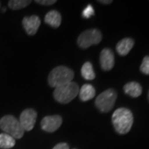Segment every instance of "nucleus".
<instances>
[{
	"mask_svg": "<svg viewBox=\"0 0 149 149\" xmlns=\"http://www.w3.org/2000/svg\"><path fill=\"white\" fill-rule=\"evenodd\" d=\"M37 113L32 109H27L22 112L19 123L24 131H31L36 123Z\"/></svg>",
	"mask_w": 149,
	"mask_h": 149,
	"instance_id": "obj_7",
	"label": "nucleus"
},
{
	"mask_svg": "<svg viewBox=\"0 0 149 149\" xmlns=\"http://www.w3.org/2000/svg\"><path fill=\"white\" fill-rule=\"evenodd\" d=\"M79 95H80V100L84 102L88 101L95 97V89L94 88L93 85H90V84H85L81 87V89H80Z\"/></svg>",
	"mask_w": 149,
	"mask_h": 149,
	"instance_id": "obj_14",
	"label": "nucleus"
},
{
	"mask_svg": "<svg viewBox=\"0 0 149 149\" xmlns=\"http://www.w3.org/2000/svg\"><path fill=\"white\" fill-rule=\"evenodd\" d=\"M56 0H37L36 3H39L41 5H45V6H48V5H52L56 3Z\"/></svg>",
	"mask_w": 149,
	"mask_h": 149,
	"instance_id": "obj_20",
	"label": "nucleus"
},
{
	"mask_svg": "<svg viewBox=\"0 0 149 149\" xmlns=\"http://www.w3.org/2000/svg\"><path fill=\"white\" fill-rule=\"evenodd\" d=\"M148 100H149V92H148Z\"/></svg>",
	"mask_w": 149,
	"mask_h": 149,
	"instance_id": "obj_24",
	"label": "nucleus"
},
{
	"mask_svg": "<svg viewBox=\"0 0 149 149\" xmlns=\"http://www.w3.org/2000/svg\"><path fill=\"white\" fill-rule=\"evenodd\" d=\"M101 68L105 71L113 69L114 65V55L109 48L103 49L100 57Z\"/></svg>",
	"mask_w": 149,
	"mask_h": 149,
	"instance_id": "obj_10",
	"label": "nucleus"
},
{
	"mask_svg": "<svg viewBox=\"0 0 149 149\" xmlns=\"http://www.w3.org/2000/svg\"><path fill=\"white\" fill-rule=\"evenodd\" d=\"M95 14V9L91 4H88L82 12V17L85 18H90Z\"/></svg>",
	"mask_w": 149,
	"mask_h": 149,
	"instance_id": "obj_19",
	"label": "nucleus"
},
{
	"mask_svg": "<svg viewBox=\"0 0 149 149\" xmlns=\"http://www.w3.org/2000/svg\"><path fill=\"white\" fill-rule=\"evenodd\" d=\"M5 11H6V8H3V13H4Z\"/></svg>",
	"mask_w": 149,
	"mask_h": 149,
	"instance_id": "obj_23",
	"label": "nucleus"
},
{
	"mask_svg": "<svg viewBox=\"0 0 149 149\" xmlns=\"http://www.w3.org/2000/svg\"><path fill=\"white\" fill-rule=\"evenodd\" d=\"M79 85L71 81L68 84L55 88L53 92L54 99L61 104H67L79 95Z\"/></svg>",
	"mask_w": 149,
	"mask_h": 149,
	"instance_id": "obj_3",
	"label": "nucleus"
},
{
	"mask_svg": "<svg viewBox=\"0 0 149 149\" xmlns=\"http://www.w3.org/2000/svg\"><path fill=\"white\" fill-rule=\"evenodd\" d=\"M112 123L115 131L119 134L128 133L133 123L132 112L126 108H119L113 112Z\"/></svg>",
	"mask_w": 149,
	"mask_h": 149,
	"instance_id": "obj_1",
	"label": "nucleus"
},
{
	"mask_svg": "<svg viewBox=\"0 0 149 149\" xmlns=\"http://www.w3.org/2000/svg\"><path fill=\"white\" fill-rule=\"evenodd\" d=\"M0 128L15 139H21L24 134L19 121L13 115H5L0 119Z\"/></svg>",
	"mask_w": 149,
	"mask_h": 149,
	"instance_id": "obj_4",
	"label": "nucleus"
},
{
	"mask_svg": "<svg viewBox=\"0 0 149 149\" xmlns=\"http://www.w3.org/2000/svg\"></svg>",
	"mask_w": 149,
	"mask_h": 149,
	"instance_id": "obj_25",
	"label": "nucleus"
},
{
	"mask_svg": "<svg viewBox=\"0 0 149 149\" xmlns=\"http://www.w3.org/2000/svg\"><path fill=\"white\" fill-rule=\"evenodd\" d=\"M123 91L126 95L133 98H138L142 95L143 89L141 85L138 82H129L123 86Z\"/></svg>",
	"mask_w": 149,
	"mask_h": 149,
	"instance_id": "obj_12",
	"label": "nucleus"
},
{
	"mask_svg": "<svg viewBox=\"0 0 149 149\" xmlns=\"http://www.w3.org/2000/svg\"><path fill=\"white\" fill-rule=\"evenodd\" d=\"M134 46V41L132 38H123L118 42L116 51L120 56H127Z\"/></svg>",
	"mask_w": 149,
	"mask_h": 149,
	"instance_id": "obj_11",
	"label": "nucleus"
},
{
	"mask_svg": "<svg viewBox=\"0 0 149 149\" xmlns=\"http://www.w3.org/2000/svg\"><path fill=\"white\" fill-rule=\"evenodd\" d=\"M15 139L7 133H0V148L9 149L15 146Z\"/></svg>",
	"mask_w": 149,
	"mask_h": 149,
	"instance_id": "obj_15",
	"label": "nucleus"
},
{
	"mask_svg": "<svg viewBox=\"0 0 149 149\" xmlns=\"http://www.w3.org/2000/svg\"><path fill=\"white\" fill-rule=\"evenodd\" d=\"M45 22L51 27H58L61 23V15L56 10H52L48 12L45 16Z\"/></svg>",
	"mask_w": 149,
	"mask_h": 149,
	"instance_id": "obj_13",
	"label": "nucleus"
},
{
	"mask_svg": "<svg viewBox=\"0 0 149 149\" xmlns=\"http://www.w3.org/2000/svg\"><path fill=\"white\" fill-rule=\"evenodd\" d=\"M102 34L98 29L86 30L80 34L77 43L78 46L82 49H86L93 45H97L101 42Z\"/></svg>",
	"mask_w": 149,
	"mask_h": 149,
	"instance_id": "obj_6",
	"label": "nucleus"
},
{
	"mask_svg": "<svg viewBox=\"0 0 149 149\" xmlns=\"http://www.w3.org/2000/svg\"><path fill=\"white\" fill-rule=\"evenodd\" d=\"M81 74L84 77V79L87 80H92L95 78V73L91 62L87 61L83 65L81 68Z\"/></svg>",
	"mask_w": 149,
	"mask_h": 149,
	"instance_id": "obj_16",
	"label": "nucleus"
},
{
	"mask_svg": "<svg viewBox=\"0 0 149 149\" xmlns=\"http://www.w3.org/2000/svg\"><path fill=\"white\" fill-rule=\"evenodd\" d=\"M41 24V20L39 17L33 15L31 17H25L22 20V26L28 35L33 36L37 33L38 28Z\"/></svg>",
	"mask_w": 149,
	"mask_h": 149,
	"instance_id": "obj_9",
	"label": "nucleus"
},
{
	"mask_svg": "<svg viewBox=\"0 0 149 149\" xmlns=\"http://www.w3.org/2000/svg\"><path fill=\"white\" fill-rule=\"evenodd\" d=\"M117 99V93L113 89H109L102 92L100 95L96 98V107L103 113L109 112L114 106V104Z\"/></svg>",
	"mask_w": 149,
	"mask_h": 149,
	"instance_id": "obj_5",
	"label": "nucleus"
},
{
	"mask_svg": "<svg viewBox=\"0 0 149 149\" xmlns=\"http://www.w3.org/2000/svg\"><path fill=\"white\" fill-rule=\"evenodd\" d=\"M74 78V71L66 66H57L54 68L48 76L50 86L56 88L71 82Z\"/></svg>",
	"mask_w": 149,
	"mask_h": 149,
	"instance_id": "obj_2",
	"label": "nucleus"
},
{
	"mask_svg": "<svg viewBox=\"0 0 149 149\" xmlns=\"http://www.w3.org/2000/svg\"><path fill=\"white\" fill-rule=\"evenodd\" d=\"M99 3H103V4H110L112 3V0H100V1H98Z\"/></svg>",
	"mask_w": 149,
	"mask_h": 149,
	"instance_id": "obj_22",
	"label": "nucleus"
},
{
	"mask_svg": "<svg viewBox=\"0 0 149 149\" xmlns=\"http://www.w3.org/2000/svg\"><path fill=\"white\" fill-rule=\"evenodd\" d=\"M140 70L144 74H149V56H145L140 65Z\"/></svg>",
	"mask_w": 149,
	"mask_h": 149,
	"instance_id": "obj_18",
	"label": "nucleus"
},
{
	"mask_svg": "<svg viewBox=\"0 0 149 149\" xmlns=\"http://www.w3.org/2000/svg\"><path fill=\"white\" fill-rule=\"evenodd\" d=\"M31 3V1L27 0H11L8 2V7L13 10H19L24 8Z\"/></svg>",
	"mask_w": 149,
	"mask_h": 149,
	"instance_id": "obj_17",
	"label": "nucleus"
},
{
	"mask_svg": "<svg viewBox=\"0 0 149 149\" xmlns=\"http://www.w3.org/2000/svg\"><path fill=\"white\" fill-rule=\"evenodd\" d=\"M52 149H69V145L65 143H61L56 144Z\"/></svg>",
	"mask_w": 149,
	"mask_h": 149,
	"instance_id": "obj_21",
	"label": "nucleus"
},
{
	"mask_svg": "<svg viewBox=\"0 0 149 149\" xmlns=\"http://www.w3.org/2000/svg\"><path fill=\"white\" fill-rule=\"evenodd\" d=\"M62 123V118L60 115L46 116L41 122V127L44 131L53 133L56 131Z\"/></svg>",
	"mask_w": 149,
	"mask_h": 149,
	"instance_id": "obj_8",
	"label": "nucleus"
}]
</instances>
